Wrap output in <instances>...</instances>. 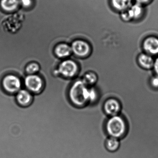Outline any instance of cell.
<instances>
[{"instance_id": "1", "label": "cell", "mask_w": 158, "mask_h": 158, "mask_svg": "<svg viewBox=\"0 0 158 158\" xmlns=\"http://www.w3.org/2000/svg\"><path fill=\"white\" fill-rule=\"evenodd\" d=\"M70 102L76 106H83L90 101V89L82 81H77L69 88L68 94Z\"/></svg>"}, {"instance_id": "14", "label": "cell", "mask_w": 158, "mask_h": 158, "mask_svg": "<svg viewBox=\"0 0 158 158\" xmlns=\"http://www.w3.org/2000/svg\"><path fill=\"white\" fill-rule=\"evenodd\" d=\"M120 146L119 140L114 137H109L106 140L105 147L108 151L115 152L118 150Z\"/></svg>"}, {"instance_id": "22", "label": "cell", "mask_w": 158, "mask_h": 158, "mask_svg": "<svg viewBox=\"0 0 158 158\" xmlns=\"http://www.w3.org/2000/svg\"><path fill=\"white\" fill-rule=\"evenodd\" d=\"M135 1L137 2V3L142 4H145L148 2L150 0H135Z\"/></svg>"}, {"instance_id": "12", "label": "cell", "mask_w": 158, "mask_h": 158, "mask_svg": "<svg viewBox=\"0 0 158 158\" xmlns=\"http://www.w3.org/2000/svg\"><path fill=\"white\" fill-rule=\"evenodd\" d=\"M19 0H1V7L6 12H11L15 11L19 5Z\"/></svg>"}, {"instance_id": "20", "label": "cell", "mask_w": 158, "mask_h": 158, "mask_svg": "<svg viewBox=\"0 0 158 158\" xmlns=\"http://www.w3.org/2000/svg\"><path fill=\"white\" fill-rule=\"evenodd\" d=\"M151 83L153 87L156 88H158V76H156V77L152 78L151 80Z\"/></svg>"}, {"instance_id": "13", "label": "cell", "mask_w": 158, "mask_h": 158, "mask_svg": "<svg viewBox=\"0 0 158 158\" xmlns=\"http://www.w3.org/2000/svg\"><path fill=\"white\" fill-rule=\"evenodd\" d=\"M138 61L140 64L146 69H150L154 67L155 60L151 55L146 54H142L138 57Z\"/></svg>"}, {"instance_id": "18", "label": "cell", "mask_w": 158, "mask_h": 158, "mask_svg": "<svg viewBox=\"0 0 158 158\" xmlns=\"http://www.w3.org/2000/svg\"><path fill=\"white\" fill-rule=\"evenodd\" d=\"M97 96L96 91L94 88H90V97H89L90 102H94L97 98Z\"/></svg>"}, {"instance_id": "17", "label": "cell", "mask_w": 158, "mask_h": 158, "mask_svg": "<svg viewBox=\"0 0 158 158\" xmlns=\"http://www.w3.org/2000/svg\"><path fill=\"white\" fill-rule=\"evenodd\" d=\"M82 81L87 86L93 85L97 81V76L93 72H88L84 75Z\"/></svg>"}, {"instance_id": "4", "label": "cell", "mask_w": 158, "mask_h": 158, "mask_svg": "<svg viewBox=\"0 0 158 158\" xmlns=\"http://www.w3.org/2000/svg\"><path fill=\"white\" fill-rule=\"evenodd\" d=\"M78 66L76 62L68 59L63 60L58 68L59 76L67 79L74 77L78 73Z\"/></svg>"}, {"instance_id": "7", "label": "cell", "mask_w": 158, "mask_h": 158, "mask_svg": "<svg viewBox=\"0 0 158 158\" xmlns=\"http://www.w3.org/2000/svg\"><path fill=\"white\" fill-rule=\"evenodd\" d=\"M15 98L19 106L23 107L28 106L32 102L33 94L26 88H23L16 94Z\"/></svg>"}, {"instance_id": "10", "label": "cell", "mask_w": 158, "mask_h": 158, "mask_svg": "<svg viewBox=\"0 0 158 158\" xmlns=\"http://www.w3.org/2000/svg\"><path fill=\"white\" fill-rule=\"evenodd\" d=\"M55 55L58 58L64 60L70 56L72 53L71 46L66 43L58 44L55 47Z\"/></svg>"}, {"instance_id": "15", "label": "cell", "mask_w": 158, "mask_h": 158, "mask_svg": "<svg viewBox=\"0 0 158 158\" xmlns=\"http://www.w3.org/2000/svg\"><path fill=\"white\" fill-rule=\"evenodd\" d=\"M132 0H111L112 6L117 10L126 11L131 6Z\"/></svg>"}, {"instance_id": "16", "label": "cell", "mask_w": 158, "mask_h": 158, "mask_svg": "<svg viewBox=\"0 0 158 158\" xmlns=\"http://www.w3.org/2000/svg\"><path fill=\"white\" fill-rule=\"evenodd\" d=\"M41 67L36 62H32L26 66L25 72L27 75H35L40 72Z\"/></svg>"}, {"instance_id": "21", "label": "cell", "mask_w": 158, "mask_h": 158, "mask_svg": "<svg viewBox=\"0 0 158 158\" xmlns=\"http://www.w3.org/2000/svg\"><path fill=\"white\" fill-rule=\"evenodd\" d=\"M154 70L156 72V75L158 77V57L155 60L154 67Z\"/></svg>"}, {"instance_id": "11", "label": "cell", "mask_w": 158, "mask_h": 158, "mask_svg": "<svg viewBox=\"0 0 158 158\" xmlns=\"http://www.w3.org/2000/svg\"><path fill=\"white\" fill-rule=\"evenodd\" d=\"M120 108L119 102L114 98H110L107 100L104 106L105 111L112 117L117 116L120 110Z\"/></svg>"}, {"instance_id": "5", "label": "cell", "mask_w": 158, "mask_h": 158, "mask_svg": "<svg viewBox=\"0 0 158 158\" xmlns=\"http://www.w3.org/2000/svg\"><path fill=\"white\" fill-rule=\"evenodd\" d=\"M24 88L32 94H39L44 87L43 80L39 75H27L24 80Z\"/></svg>"}, {"instance_id": "19", "label": "cell", "mask_w": 158, "mask_h": 158, "mask_svg": "<svg viewBox=\"0 0 158 158\" xmlns=\"http://www.w3.org/2000/svg\"><path fill=\"white\" fill-rule=\"evenodd\" d=\"M19 3L23 7H29L32 5V0H19Z\"/></svg>"}, {"instance_id": "8", "label": "cell", "mask_w": 158, "mask_h": 158, "mask_svg": "<svg viewBox=\"0 0 158 158\" xmlns=\"http://www.w3.org/2000/svg\"><path fill=\"white\" fill-rule=\"evenodd\" d=\"M143 11V7L141 5L136 3L131 6L127 11L123 12L122 15V17L126 21L135 19L140 17Z\"/></svg>"}, {"instance_id": "9", "label": "cell", "mask_w": 158, "mask_h": 158, "mask_svg": "<svg viewBox=\"0 0 158 158\" xmlns=\"http://www.w3.org/2000/svg\"><path fill=\"white\" fill-rule=\"evenodd\" d=\"M144 49L149 55H158V38L149 37L145 40L143 44Z\"/></svg>"}, {"instance_id": "3", "label": "cell", "mask_w": 158, "mask_h": 158, "mask_svg": "<svg viewBox=\"0 0 158 158\" xmlns=\"http://www.w3.org/2000/svg\"><path fill=\"white\" fill-rule=\"evenodd\" d=\"M2 86L4 91L11 95H15L19 90L24 88L22 80L14 74L6 75L2 81Z\"/></svg>"}, {"instance_id": "2", "label": "cell", "mask_w": 158, "mask_h": 158, "mask_svg": "<svg viewBox=\"0 0 158 158\" xmlns=\"http://www.w3.org/2000/svg\"><path fill=\"white\" fill-rule=\"evenodd\" d=\"M106 130L109 137L119 140L123 138L127 133V124L122 117L117 115L113 116L108 121Z\"/></svg>"}, {"instance_id": "6", "label": "cell", "mask_w": 158, "mask_h": 158, "mask_svg": "<svg viewBox=\"0 0 158 158\" xmlns=\"http://www.w3.org/2000/svg\"><path fill=\"white\" fill-rule=\"evenodd\" d=\"M72 52L79 57H84L90 53L91 48L89 44L82 40H76L71 44Z\"/></svg>"}]
</instances>
